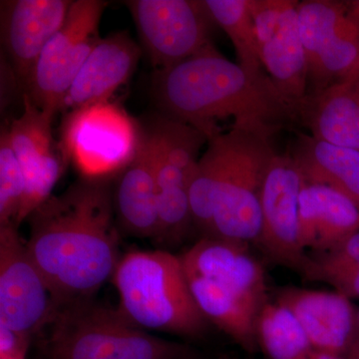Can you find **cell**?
Returning a JSON list of instances; mask_svg holds the SVG:
<instances>
[{
	"instance_id": "484cf974",
	"label": "cell",
	"mask_w": 359,
	"mask_h": 359,
	"mask_svg": "<svg viewBox=\"0 0 359 359\" xmlns=\"http://www.w3.org/2000/svg\"><path fill=\"white\" fill-rule=\"evenodd\" d=\"M25 193V176L11 148L8 127L0 134V226L16 224Z\"/></svg>"
},
{
	"instance_id": "2e32d148",
	"label": "cell",
	"mask_w": 359,
	"mask_h": 359,
	"mask_svg": "<svg viewBox=\"0 0 359 359\" xmlns=\"http://www.w3.org/2000/svg\"><path fill=\"white\" fill-rule=\"evenodd\" d=\"M141 53L140 47L127 32L101 39L71 85L62 111L110 101L133 75Z\"/></svg>"
},
{
	"instance_id": "52a82bcc",
	"label": "cell",
	"mask_w": 359,
	"mask_h": 359,
	"mask_svg": "<svg viewBox=\"0 0 359 359\" xmlns=\"http://www.w3.org/2000/svg\"><path fill=\"white\" fill-rule=\"evenodd\" d=\"M147 131L157 184L159 233L156 242L173 244L194 226L189 194L201 148L209 139L199 130L164 115L158 116Z\"/></svg>"
},
{
	"instance_id": "5b68a950",
	"label": "cell",
	"mask_w": 359,
	"mask_h": 359,
	"mask_svg": "<svg viewBox=\"0 0 359 359\" xmlns=\"http://www.w3.org/2000/svg\"><path fill=\"white\" fill-rule=\"evenodd\" d=\"M47 359H195L189 347L148 334L90 299L59 308Z\"/></svg>"
},
{
	"instance_id": "d4e9b609",
	"label": "cell",
	"mask_w": 359,
	"mask_h": 359,
	"mask_svg": "<svg viewBox=\"0 0 359 359\" xmlns=\"http://www.w3.org/2000/svg\"><path fill=\"white\" fill-rule=\"evenodd\" d=\"M204 4L215 25L231 39L238 65L252 72L264 71L249 0H204Z\"/></svg>"
},
{
	"instance_id": "d6986e66",
	"label": "cell",
	"mask_w": 359,
	"mask_h": 359,
	"mask_svg": "<svg viewBox=\"0 0 359 359\" xmlns=\"http://www.w3.org/2000/svg\"><path fill=\"white\" fill-rule=\"evenodd\" d=\"M359 231V208L328 187L304 182L299 196V238L304 250L327 252Z\"/></svg>"
},
{
	"instance_id": "5bb4252c",
	"label": "cell",
	"mask_w": 359,
	"mask_h": 359,
	"mask_svg": "<svg viewBox=\"0 0 359 359\" xmlns=\"http://www.w3.org/2000/svg\"><path fill=\"white\" fill-rule=\"evenodd\" d=\"M276 301L294 314L314 351L347 356L358 311L348 297L337 292L285 287Z\"/></svg>"
},
{
	"instance_id": "603a6c76",
	"label": "cell",
	"mask_w": 359,
	"mask_h": 359,
	"mask_svg": "<svg viewBox=\"0 0 359 359\" xmlns=\"http://www.w3.org/2000/svg\"><path fill=\"white\" fill-rule=\"evenodd\" d=\"M53 117L23 95L22 114L13 120L8 130L11 148L25 178L48 167L62 155L60 143H56L52 135Z\"/></svg>"
},
{
	"instance_id": "7c38bea8",
	"label": "cell",
	"mask_w": 359,
	"mask_h": 359,
	"mask_svg": "<svg viewBox=\"0 0 359 359\" xmlns=\"http://www.w3.org/2000/svg\"><path fill=\"white\" fill-rule=\"evenodd\" d=\"M302 186L304 179L292 155L276 154L264 176L257 242L271 261L302 276L309 259L299 238Z\"/></svg>"
},
{
	"instance_id": "e0dca14e",
	"label": "cell",
	"mask_w": 359,
	"mask_h": 359,
	"mask_svg": "<svg viewBox=\"0 0 359 359\" xmlns=\"http://www.w3.org/2000/svg\"><path fill=\"white\" fill-rule=\"evenodd\" d=\"M294 114L313 138L359 150V77L306 94Z\"/></svg>"
},
{
	"instance_id": "44dd1931",
	"label": "cell",
	"mask_w": 359,
	"mask_h": 359,
	"mask_svg": "<svg viewBox=\"0 0 359 359\" xmlns=\"http://www.w3.org/2000/svg\"><path fill=\"white\" fill-rule=\"evenodd\" d=\"M290 155L304 182L328 187L359 208V150L299 132Z\"/></svg>"
},
{
	"instance_id": "9c48e42d",
	"label": "cell",
	"mask_w": 359,
	"mask_h": 359,
	"mask_svg": "<svg viewBox=\"0 0 359 359\" xmlns=\"http://www.w3.org/2000/svg\"><path fill=\"white\" fill-rule=\"evenodd\" d=\"M125 4L156 70L182 62L212 44L215 22L204 0H129Z\"/></svg>"
},
{
	"instance_id": "f1b7e54d",
	"label": "cell",
	"mask_w": 359,
	"mask_h": 359,
	"mask_svg": "<svg viewBox=\"0 0 359 359\" xmlns=\"http://www.w3.org/2000/svg\"><path fill=\"white\" fill-rule=\"evenodd\" d=\"M29 337L0 325V359H25Z\"/></svg>"
},
{
	"instance_id": "4dcf8cb0",
	"label": "cell",
	"mask_w": 359,
	"mask_h": 359,
	"mask_svg": "<svg viewBox=\"0 0 359 359\" xmlns=\"http://www.w3.org/2000/svg\"><path fill=\"white\" fill-rule=\"evenodd\" d=\"M346 4L347 18L359 32V0L346 1Z\"/></svg>"
},
{
	"instance_id": "83f0119b",
	"label": "cell",
	"mask_w": 359,
	"mask_h": 359,
	"mask_svg": "<svg viewBox=\"0 0 359 359\" xmlns=\"http://www.w3.org/2000/svg\"><path fill=\"white\" fill-rule=\"evenodd\" d=\"M292 0H249V8L254 23L259 51L275 34L285 9Z\"/></svg>"
},
{
	"instance_id": "3957f363",
	"label": "cell",
	"mask_w": 359,
	"mask_h": 359,
	"mask_svg": "<svg viewBox=\"0 0 359 359\" xmlns=\"http://www.w3.org/2000/svg\"><path fill=\"white\" fill-rule=\"evenodd\" d=\"M268 135L231 128L208 140L190 187L196 228L212 237L257 243L264 176L276 155Z\"/></svg>"
},
{
	"instance_id": "d6a6232c",
	"label": "cell",
	"mask_w": 359,
	"mask_h": 359,
	"mask_svg": "<svg viewBox=\"0 0 359 359\" xmlns=\"http://www.w3.org/2000/svg\"><path fill=\"white\" fill-rule=\"evenodd\" d=\"M309 359H344L339 358V356L330 355V354L318 353V351H313Z\"/></svg>"
},
{
	"instance_id": "277c9868",
	"label": "cell",
	"mask_w": 359,
	"mask_h": 359,
	"mask_svg": "<svg viewBox=\"0 0 359 359\" xmlns=\"http://www.w3.org/2000/svg\"><path fill=\"white\" fill-rule=\"evenodd\" d=\"M119 313L142 330L197 337L209 320L198 306L181 257L166 250H131L112 276Z\"/></svg>"
},
{
	"instance_id": "ffe728a7",
	"label": "cell",
	"mask_w": 359,
	"mask_h": 359,
	"mask_svg": "<svg viewBox=\"0 0 359 359\" xmlns=\"http://www.w3.org/2000/svg\"><path fill=\"white\" fill-rule=\"evenodd\" d=\"M297 4L292 0L275 34L259 51L264 69L294 112L308 94V63L299 35Z\"/></svg>"
},
{
	"instance_id": "836d02e7",
	"label": "cell",
	"mask_w": 359,
	"mask_h": 359,
	"mask_svg": "<svg viewBox=\"0 0 359 359\" xmlns=\"http://www.w3.org/2000/svg\"><path fill=\"white\" fill-rule=\"evenodd\" d=\"M351 76L359 77V61H358V66H356L355 69H354V71L353 72V74L349 75L348 77H351Z\"/></svg>"
},
{
	"instance_id": "6da1fadb",
	"label": "cell",
	"mask_w": 359,
	"mask_h": 359,
	"mask_svg": "<svg viewBox=\"0 0 359 359\" xmlns=\"http://www.w3.org/2000/svg\"><path fill=\"white\" fill-rule=\"evenodd\" d=\"M27 219L28 252L58 308L91 299L114 275L122 256L110 179L82 178Z\"/></svg>"
},
{
	"instance_id": "f546056e",
	"label": "cell",
	"mask_w": 359,
	"mask_h": 359,
	"mask_svg": "<svg viewBox=\"0 0 359 359\" xmlns=\"http://www.w3.org/2000/svg\"><path fill=\"white\" fill-rule=\"evenodd\" d=\"M327 283L349 299H359V264L332 276Z\"/></svg>"
},
{
	"instance_id": "cb8c5ba5",
	"label": "cell",
	"mask_w": 359,
	"mask_h": 359,
	"mask_svg": "<svg viewBox=\"0 0 359 359\" xmlns=\"http://www.w3.org/2000/svg\"><path fill=\"white\" fill-rule=\"evenodd\" d=\"M256 337L269 359H309L314 351L294 314L276 301L268 299L259 309Z\"/></svg>"
},
{
	"instance_id": "1f68e13d",
	"label": "cell",
	"mask_w": 359,
	"mask_h": 359,
	"mask_svg": "<svg viewBox=\"0 0 359 359\" xmlns=\"http://www.w3.org/2000/svg\"><path fill=\"white\" fill-rule=\"evenodd\" d=\"M346 358L347 359H359V309L356 311L355 328H354L353 344H351Z\"/></svg>"
},
{
	"instance_id": "8fae6325",
	"label": "cell",
	"mask_w": 359,
	"mask_h": 359,
	"mask_svg": "<svg viewBox=\"0 0 359 359\" xmlns=\"http://www.w3.org/2000/svg\"><path fill=\"white\" fill-rule=\"evenodd\" d=\"M58 309L18 226H0V325L30 339Z\"/></svg>"
},
{
	"instance_id": "7a4b0ae2",
	"label": "cell",
	"mask_w": 359,
	"mask_h": 359,
	"mask_svg": "<svg viewBox=\"0 0 359 359\" xmlns=\"http://www.w3.org/2000/svg\"><path fill=\"white\" fill-rule=\"evenodd\" d=\"M152 88L162 115L199 130L208 139L223 133L218 122L226 119H233L231 128L269 137L297 124L294 109L268 73L231 62L214 44L156 70Z\"/></svg>"
},
{
	"instance_id": "ac0fdd59",
	"label": "cell",
	"mask_w": 359,
	"mask_h": 359,
	"mask_svg": "<svg viewBox=\"0 0 359 359\" xmlns=\"http://www.w3.org/2000/svg\"><path fill=\"white\" fill-rule=\"evenodd\" d=\"M116 218L123 230L133 237L157 240L159 233L154 153L147 129L140 148L119 174L113 189Z\"/></svg>"
},
{
	"instance_id": "ba28073f",
	"label": "cell",
	"mask_w": 359,
	"mask_h": 359,
	"mask_svg": "<svg viewBox=\"0 0 359 359\" xmlns=\"http://www.w3.org/2000/svg\"><path fill=\"white\" fill-rule=\"evenodd\" d=\"M107 6L102 0L72 1L65 25L40 54L25 94L44 112L62 111L71 85L100 41L99 25Z\"/></svg>"
},
{
	"instance_id": "4316f807",
	"label": "cell",
	"mask_w": 359,
	"mask_h": 359,
	"mask_svg": "<svg viewBox=\"0 0 359 359\" xmlns=\"http://www.w3.org/2000/svg\"><path fill=\"white\" fill-rule=\"evenodd\" d=\"M359 264V231L318 257H309L302 276L327 283L330 278Z\"/></svg>"
},
{
	"instance_id": "9a60e30c",
	"label": "cell",
	"mask_w": 359,
	"mask_h": 359,
	"mask_svg": "<svg viewBox=\"0 0 359 359\" xmlns=\"http://www.w3.org/2000/svg\"><path fill=\"white\" fill-rule=\"evenodd\" d=\"M180 257L187 276L212 280L259 306L269 299L263 266L244 243L203 237Z\"/></svg>"
},
{
	"instance_id": "4fadbf2b",
	"label": "cell",
	"mask_w": 359,
	"mask_h": 359,
	"mask_svg": "<svg viewBox=\"0 0 359 359\" xmlns=\"http://www.w3.org/2000/svg\"><path fill=\"white\" fill-rule=\"evenodd\" d=\"M70 0H7L0 6L1 43L18 86L26 89L40 54L65 25Z\"/></svg>"
},
{
	"instance_id": "8992f818",
	"label": "cell",
	"mask_w": 359,
	"mask_h": 359,
	"mask_svg": "<svg viewBox=\"0 0 359 359\" xmlns=\"http://www.w3.org/2000/svg\"><path fill=\"white\" fill-rule=\"evenodd\" d=\"M144 128L124 108L106 101L66 113L60 146L82 178L110 179L134 159Z\"/></svg>"
},
{
	"instance_id": "30bf717a",
	"label": "cell",
	"mask_w": 359,
	"mask_h": 359,
	"mask_svg": "<svg viewBox=\"0 0 359 359\" xmlns=\"http://www.w3.org/2000/svg\"><path fill=\"white\" fill-rule=\"evenodd\" d=\"M297 9L308 63V94L353 74L359 61V32L347 18L346 1L306 0Z\"/></svg>"
},
{
	"instance_id": "7402d4cb",
	"label": "cell",
	"mask_w": 359,
	"mask_h": 359,
	"mask_svg": "<svg viewBox=\"0 0 359 359\" xmlns=\"http://www.w3.org/2000/svg\"><path fill=\"white\" fill-rule=\"evenodd\" d=\"M187 276L195 301L205 318L245 351L255 353L259 348L257 316L263 306L212 280L200 276Z\"/></svg>"
}]
</instances>
